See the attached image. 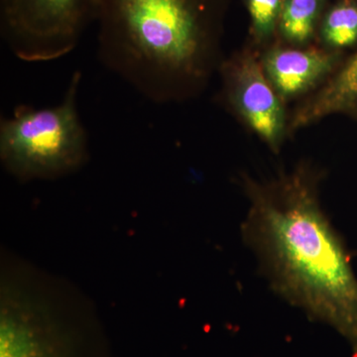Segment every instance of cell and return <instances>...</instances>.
<instances>
[{
    "label": "cell",
    "mask_w": 357,
    "mask_h": 357,
    "mask_svg": "<svg viewBox=\"0 0 357 357\" xmlns=\"http://www.w3.org/2000/svg\"><path fill=\"white\" fill-rule=\"evenodd\" d=\"M286 0H246L255 36L253 48L259 51L270 46V40L278 27Z\"/></svg>",
    "instance_id": "30bf717a"
},
{
    "label": "cell",
    "mask_w": 357,
    "mask_h": 357,
    "mask_svg": "<svg viewBox=\"0 0 357 357\" xmlns=\"http://www.w3.org/2000/svg\"><path fill=\"white\" fill-rule=\"evenodd\" d=\"M319 46L344 53L357 46V0H342L326 14L319 29Z\"/></svg>",
    "instance_id": "9c48e42d"
},
{
    "label": "cell",
    "mask_w": 357,
    "mask_h": 357,
    "mask_svg": "<svg viewBox=\"0 0 357 357\" xmlns=\"http://www.w3.org/2000/svg\"><path fill=\"white\" fill-rule=\"evenodd\" d=\"M335 115L357 124V50L321 88L298 103L289 115V136Z\"/></svg>",
    "instance_id": "52a82bcc"
},
{
    "label": "cell",
    "mask_w": 357,
    "mask_h": 357,
    "mask_svg": "<svg viewBox=\"0 0 357 357\" xmlns=\"http://www.w3.org/2000/svg\"><path fill=\"white\" fill-rule=\"evenodd\" d=\"M82 74L73 73L60 105H20L0 119V160L22 181L55 178L79 170L89 158V137L77 109Z\"/></svg>",
    "instance_id": "3957f363"
},
{
    "label": "cell",
    "mask_w": 357,
    "mask_h": 357,
    "mask_svg": "<svg viewBox=\"0 0 357 357\" xmlns=\"http://www.w3.org/2000/svg\"><path fill=\"white\" fill-rule=\"evenodd\" d=\"M321 9V0H286L278 25L282 43L311 45Z\"/></svg>",
    "instance_id": "ba28073f"
},
{
    "label": "cell",
    "mask_w": 357,
    "mask_h": 357,
    "mask_svg": "<svg viewBox=\"0 0 357 357\" xmlns=\"http://www.w3.org/2000/svg\"><path fill=\"white\" fill-rule=\"evenodd\" d=\"M215 0H100L98 56L157 105L198 98L223 55Z\"/></svg>",
    "instance_id": "7a4b0ae2"
},
{
    "label": "cell",
    "mask_w": 357,
    "mask_h": 357,
    "mask_svg": "<svg viewBox=\"0 0 357 357\" xmlns=\"http://www.w3.org/2000/svg\"><path fill=\"white\" fill-rule=\"evenodd\" d=\"M345 57L344 53L312 45L272 44L260 53L268 81L285 105L303 100L321 88Z\"/></svg>",
    "instance_id": "8992f818"
},
{
    "label": "cell",
    "mask_w": 357,
    "mask_h": 357,
    "mask_svg": "<svg viewBox=\"0 0 357 357\" xmlns=\"http://www.w3.org/2000/svg\"><path fill=\"white\" fill-rule=\"evenodd\" d=\"M326 171L303 160L264 178L241 173L243 243L270 290L332 326L357 354V276L344 236L321 204Z\"/></svg>",
    "instance_id": "6da1fadb"
},
{
    "label": "cell",
    "mask_w": 357,
    "mask_h": 357,
    "mask_svg": "<svg viewBox=\"0 0 357 357\" xmlns=\"http://www.w3.org/2000/svg\"><path fill=\"white\" fill-rule=\"evenodd\" d=\"M218 74L220 102L264 143L279 154L288 137L285 103L268 81L260 52L251 47L223 58Z\"/></svg>",
    "instance_id": "5b68a950"
},
{
    "label": "cell",
    "mask_w": 357,
    "mask_h": 357,
    "mask_svg": "<svg viewBox=\"0 0 357 357\" xmlns=\"http://www.w3.org/2000/svg\"><path fill=\"white\" fill-rule=\"evenodd\" d=\"M100 6V0H0V34L18 60L52 62L77 48Z\"/></svg>",
    "instance_id": "277c9868"
}]
</instances>
